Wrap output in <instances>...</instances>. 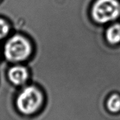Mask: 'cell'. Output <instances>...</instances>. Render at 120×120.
<instances>
[{
  "label": "cell",
  "mask_w": 120,
  "mask_h": 120,
  "mask_svg": "<svg viewBox=\"0 0 120 120\" xmlns=\"http://www.w3.org/2000/svg\"><path fill=\"white\" fill-rule=\"evenodd\" d=\"M44 92L37 84L25 86L15 98V105L18 112L25 116H30L38 112L44 105Z\"/></svg>",
  "instance_id": "6da1fadb"
},
{
  "label": "cell",
  "mask_w": 120,
  "mask_h": 120,
  "mask_svg": "<svg viewBox=\"0 0 120 120\" xmlns=\"http://www.w3.org/2000/svg\"><path fill=\"white\" fill-rule=\"evenodd\" d=\"M34 42L26 35H14L4 46V55L7 60L11 62L28 61L34 56Z\"/></svg>",
  "instance_id": "7a4b0ae2"
},
{
  "label": "cell",
  "mask_w": 120,
  "mask_h": 120,
  "mask_svg": "<svg viewBox=\"0 0 120 120\" xmlns=\"http://www.w3.org/2000/svg\"><path fill=\"white\" fill-rule=\"evenodd\" d=\"M91 21L106 26L120 21V0H93L89 8Z\"/></svg>",
  "instance_id": "3957f363"
},
{
  "label": "cell",
  "mask_w": 120,
  "mask_h": 120,
  "mask_svg": "<svg viewBox=\"0 0 120 120\" xmlns=\"http://www.w3.org/2000/svg\"><path fill=\"white\" fill-rule=\"evenodd\" d=\"M8 80L15 86H22L31 78V72L28 67L15 65L11 67L7 73Z\"/></svg>",
  "instance_id": "277c9868"
},
{
  "label": "cell",
  "mask_w": 120,
  "mask_h": 120,
  "mask_svg": "<svg viewBox=\"0 0 120 120\" xmlns=\"http://www.w3.org/2000/svg\"><path fill=\"white\" fill-rule=\"evenodd\" d=\"M104 39L106 43L111 46L120 45V21L107 25L104 30Z\"/></svg>",
  "instance_id": "5b68a950"
},
{
  "label": "cell",
  "mask_w": 120,
  "mask_h": 120,
  "mask_svg": "<svg viewBox=\"0 0 120 120\" xmlns=\"http://www.w3.org/2000/svg\"><path fill=\"white\" fill-rule=\"evenodd\" d=\"M106 106L109 111L112 113L120 112V94L113 93L107 99Z\"/></svg>",
  "instance_id": "8992f818"
},
{
  "label": "cell",
  "mask_w": 120,
  "mask_h": 120,
  "mask_svg": "<svg viewBox=\"0 0 120 120\" xmlns=\"http://www.w3.org/2000/svg\"><path fill=\"white\" fill-rule=\"evenodd\" d=\"M10 30V25L7 21L0 17V40L7 37L9 34Z\"/></svg>",
  "instance_id": "52a82bcc"
}]
</instances>
